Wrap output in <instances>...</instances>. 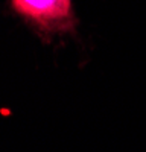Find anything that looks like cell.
<instances>
[{"instance_id":"cell-1","label":"cell","mask_w":146,"mask_h":152,"mask_svg":"<svg viewBox=\"0 0 146 152\" xmlns=\"http://www.w3.org/2000/svg\"><path fill=\"white\" fill-rule=\"evenodd\" d=\"M21 17L44 34H56L73 28L72 0H12Z\"/></svg>"}]
</instances>
